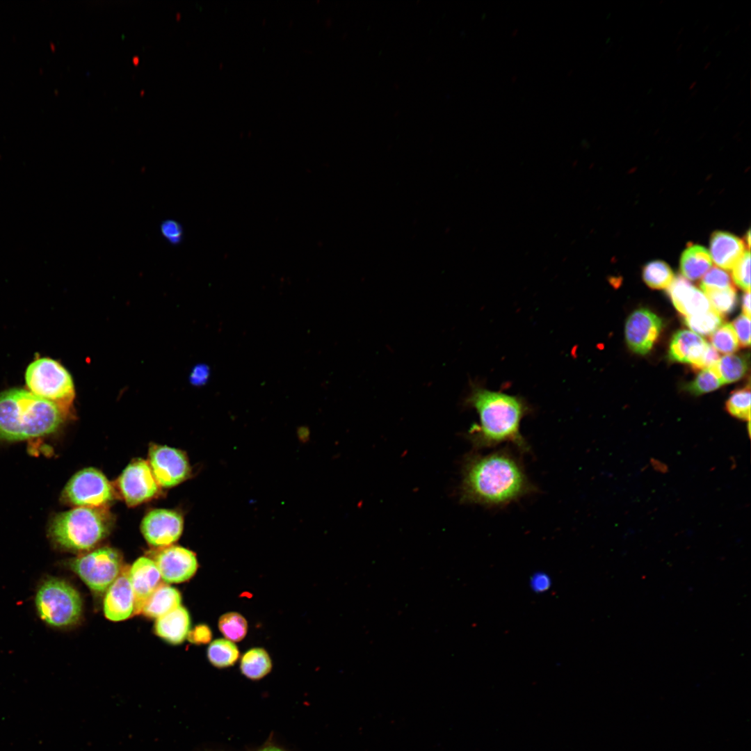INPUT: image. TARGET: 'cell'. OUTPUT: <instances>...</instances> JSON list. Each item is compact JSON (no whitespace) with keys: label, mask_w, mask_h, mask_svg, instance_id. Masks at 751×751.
Masks as SVG:
<instances>
[{"label":"cell","mask_w":751,"mask_h":751,"mask_svg":"<svg viewBox=\"0 0 751 751\" xmlns=\"http://www.w3.org/2000/svg\"><path fill=\"white\" fill-rule=\"evenodd\" d=\"M521 460L507 449L471 453L464 461L460 501L501 508L536 491Z\"/></svg>","instance_id":"obj_1"},{"label":"cell","mask_w":751,"mask_h":751,"mask_svg":"<svg viewBox=\"0 0 751 751\" xmlns=\"http://www.w3.org/2000/svg\"><path fill=\"white\" fill-rule=\"evenodd\" d=\"M464 405L474 408L479 417L467 433V439L476 449L494 447L507 443L522 453L530 447L520 432V424L531 410L519 396L490 390L478 382L470 384Z\"/></svg>","instance_id":"obj_2"},{"label":"cell","mask_w":751,"mask_h":751,"mask_svg":"<svg viewBox=\"0 0 751 751\" xmlns=\"http://www.w3.org/2000/svg\"><path fill=\"white\" fill-rule=\"evenodd\" d=\"M70 411L27 389L4 390L0 392V439L24 440L49 435L61 426Z\"/></svg>","instance_id":"obj_3"},{"label":"cell","mask_w":751,"mask_h":751,"mask_svg":"<svg viewBox=\"0 0 751 751\" xmlns=\"http://www.w3.org/2000/svg\"><path fill=\"white\" fill-rule=\"evenodd\" d=\"M106 508L75 507L52 520L49 533L60 547L74 551H88L103 540L113 525Z\"/></svg>","instance_id":"obj_4"},{"label":"cell","mask_w":751,"mask_h":751,"mask_svg":"<svg viewBox=\"0 0 751 751\" xmlns=\"http://www.w3.org/2000/svg\"><path fill=\"white\" fill-rule=\"evenodd\" d=\"M27 389L37 396L70 409L75 397V388L69 371L58 361L49 357H38L31 362L25 371Z\"/></svg>","instance_id":"obj_5"},{"label":"cell","mask_w":751,"mask_h":751,"mask_svg":"<svg viewBox=\"0 0 751 751\" xmlns=\"http://www.w3.org/2000/svg\"><path fill=\"white\" fill-rule=\"evenodd\" d=\"M35 606L41 619L56 627L75 624L82 612V601L76 590L66 581L54 578L40 586Z\"/></svg>","instance_id":"obj_6"},{"label":"cell","mask_w":751,"mask_h":751,"mask_svg":"<svg viewBox=\"0 0 751 751\" xmlns=\"http://www.w3.org/2000/svg\"><path fill=\"white\" fill-rule=\"evenodd\" d=\"M70 566L92 590L102 592L120 574L122 557L117 550L104 547L73 559Z\"/></svg>","instance_id":"obj_7"},{"label":"cell","mask_w":751,"mask_h":751,"mask_svg":"<svg viewBox=\"0 0 751 751\" xmlns=\"http://www.w3.org/2000/svg\"><path fill=\"white\" fill-rule=\"evenodd\" d=\"M67 503L76 507L106 508L115 500L113 485L99 470L86 468L75 474L62 493Z\"/></svg>","instance_id":"obj_8"},{"label":"cell","mask_w":751,"mask_h":751,"mask_svg":"<svg viewBox=\"0 0 751 751\" xmlns=\"http://www.w3.org/2000/svg\"><path fill=\"white\" fill-rule=\"evenodd\" d=\"M117 486L129 506H136L153 499L160 490L147 461L140 458L131 462L124 469L118 479Z\"/></svg>","instance_id":"obj_9"},{"label":"cell","mask_w":751,"mask_h":751,"mask_svg":"<svg viewBox=\"0 0 751 751\" xmlns=\"http://www.w3.org/2000/svg\"><path fill=\"white\" fill-rule=\"evenodd\" d=\"M152 474L159 485L170 487L179 484L189 477L191 467L186 454L180 450L152 444L148 453L147 461Z\"/></svg>","instance_id":"obj_10"},{"label":"cell","mask_w":751,"mask_h":751,"mask_svg":"<svg viewBox=\"0 0 751 751\" xmlns=\"http://www.w3.org/2000/svg\"><path fill=\"white\" fill-rule=\"evenodd\" d=\"M662 320L646 308L633 311L625 323V340L629 349L646 355L652 348L662 330Z\"/></svg>","instance_id":"obj_11"},{"label":"cell","mask_w":751,"mask_h":751,"mask_svg":"<svg viewBox=\"0 0 751 751\" xmlns=\"http://www.w3.org/2000/svg\"><path fill=\"white\" fill-rule=\"evenodd\" d=\"M183 525V518L179 512L168 509H155L145 516L140 528L150 544L164 547L179 538Z\"/></svg>","instance_id":"obj_12"},{"label":"cell","mask_w":751,"mask_h":751,"mask_svg":"<svg viewBox=\"0 0 751 751\" xmlns=\"http://www.w3.org/2000/svg\"><path fill=\"white\" fill-rule=\"evenodd\" d=\"M153 560L162 579L169 583H181L190 579L198 566L195 554L179 546L162 547L156 552Z\"/></svg>","instance_id":"obj_13"},{"label":"cell","mask_w":751,"mask_h":751,"mask_svg":"<svg viewBox=\"0 0 751 751\" xmlns=\"http://www.w3.org/2000/svg\"><path fill=\"white\" fill-rule=\"evenodd\" d=\"M128 572L129 568H122L118 576L106 590L104 612L106 618L110 620H124L134 613V595Z\"/></svg>","instance_id":"obj_14"},{"label":"cell","mask_w":751,"mask_h":751,"mask_svg":"<svg viewBox=\"0 0 751 751\" xmlns=\"http://www.w3.org/2000/svg\"><path fill=\"white\" fill-rule=\"evenodd\" d=\"M128 573L134 595V613H140L147 599L161 583V576L154 561L147 557L138 558Z\"/></svg>","instance_id":"obj_15"},{"label":"cell","mask_w":751,"mask_h":751,"mask_svg":"<svg viewBox=\"0 0 751 751\" xmlns=\"http://www.w3.org/2000/svg\"><path fill=\"white\" fill-rule=\"evenodd\" d=\"M667 289L675 307L684 316L704 313L711 308L704 293L684 277L674 278Z\"/></svg>","instance_id":"obj_16"},{"label":"cell","mask_w":751,"mask_h":751,"mask_svg":"<svg viewBox=\"0 0 751 751\" xmlns=\"http://www.w3.org/2000/svg\"><path fill=\"white\" fill-rule=\"evenodd\" d=\"M708 346L699 334L687 330L677 331L668 348V358L672 362L686 363L695 370H701L702 359Z\"/></svg>","instance_id":"obj_17"},{"label":"cell","mask_w":751,"mask_h":751,"mask_svg":"<svg viewBox=\"0 0 751 751\" xmlns=\"http://www.w3.org/2000/svg\"><path fill=\"white\" fill-rule=\"evenodd\" d=\"M712 259L719 267L730 270L745 252L744 242L736 236L724 231H716L710 239Z\"/></svg>","instance_id":"obj_18"},{"label":"cell","mask_w":751,"mask_h":751,"mask_svg":"<svg viewBox=\"0 0 751 751\" xmlns=\"http://www.w3.org/2000/svg\"><path fill=\"white\" fill-rule=\"evenodd\" d=\"M190 627L187 610L181 605L158 617L156 633L172 644H179L186 638Z\"/></svg>","instance_id":"obj_19"},{"label":"cell","mask_w":751,"mask_h":751,"mask_svg":"<svg viewBox=\"0 0 751 751\" xmlns=\"http://www.w3.org/2000/svg\"><path fill=\"white\" fill-rule=\"evenodd\" d=\"M712 260L709 252L700 245H690L682 252L679 267L685 278L700 279L711 268Z\"/></svg>","instance_id":"obj_20"},{"label":"cell","mask_w":751,"mask_h":751,"mask_svg":"<svg viewBox=\"0 0 751 751\" xmlns=\"http://www.w3.org/2000/svg\"><path fill=\"white\" fill-rule=\"evenodd\" d=\"M181 595L175 588L161 583L144 604L141 613L158 618L180 606Z\"/></svg>","instance_id":"obj_21"},{"label":"cell","mask_w":751,"mask_h":751,"mask_svg":"<svg viewBox=\"0 0 751 751\" xmlns=\"http://www.w3.org/2000/svg\"><path fill=\"white\" fill-rule=\"evenodd\" d=\"M241 673L252 680H259L266 676L272 669V661L263 648L255 647L248 650L242 656L240 664Z\"/></svg>","instance_id":"obj_22"},{"label":"cell","mask_w":751,"mask_h":751,"mask_svg":"<svg viewBox=\"0 0 751 751\" xmlns=\"http://www.w3.org/2000/svg\"><path fill=\"white\" fill-rule=\"evenodd\" d=\"M711 368L724 385L741 379L746 373L748 366L745 357L727 355L719 358Z\"/></svg>","instance_id":"obj_23"},{"label":"cell","mask_w":751,"mask_h":751,"mask_svg":"<svg viewBox=\"0 0 751 751\" xmlns=\"http://www.w3.org/2000/svg\"><path fill=\"white\" fill-rule=\"evenodd\" d=\"M207 657L213 666L225 668L233 665L237 661L239 651L232 641L219 638L209 645L207 649Z\"/></svg>","instance_id":"obj_24"},{"label":"cell","mask_w":751,"mask_h":751,"mask_svg":"<svg viewBox=\"0 0 751 751\" xmlns=\"http://www.w3.org/2000/svg\"><path fill=\"white\" fill-rule=\"evenodd\" d=\"M642 276L645 284L654 289H667L675 278L669 265L660 260L646 264L643 268Z\"/></svg>","instance_id":"obj_25"},{"label":"cell","mask_w":751,"mask_h":751,"mask_svg":"<svg viewBox=\"0 0 751 751\" xmlns=\"http://www.w3.org/2000/svg\"><path fill=\"white\" fill-rule=\"evenodd\" d=\"M684 323L692 332L701 335H711L723 324L722 316L712 308L692 316H684Z\"/></svg>","instance_id":"obj_26"},{"label":"cell","mask_w":751,"mask_h":751,"mask_svg":"<svg viewBox=\"0 0 751 751\" xmlns=\"http://www.w3.org/2000/svg\"><path fill=\"white\" fill-rule=\"evenodd\" d=\"M218 628L226 639L232 642H239L247 634L248 622L240 613L228 612L219 618Z\"/></svg>","instance_id":"obj_27"},{"label":"cell","mask_w":751,"mask_h":751,"mask_svg":"<svg viewBox=\"0 0 751 751\" xmlns=\"http://www.w3.org/2000/svg\"><path fill=\"white\" fill-rule=\"evenodd\" d=\"M704 295L711 308L724 316L734 311L737 303V295L734 286L722 289H704Z\"/></svg>","instance_id":"obj_28"},{"label":"cell","mask_w":751,"mask_h":751,"mask_svg":"<svg viewBox=\"0 0 751 751\" xmlns=\"http://www.w3.org/2000/svg\"><path fill=\"white\" fill-rule=\"evenodd\" d=\"M725 408L730 415L749 421L750 417V386L734 391L725 403Z\"/></svg>","instance_id":"obj_29"},{"label":"cell","mask_w":751,"mask_h":751,"mask_svg":"<svg viewBox=\"0 0 751 751\" xmlns=\"http://www.w3.org/2000/svg\"><path fill=\"white\" fill-rule=\"evenodd\" d=\"M711 346L725 354H731L738 348V341L732 323H723L710 336Z\"/></svg>","instance_id":"obj_30"},{"label":"cell","mask_w":751,"mask_h":751,"mask_svg":"<svg viewBox=\"0 0 751 751\" xmlns=\"http://www.w3.org/2000/svg\"><path fill=\"white\" fill-rule=\"evenodd\" d=\"M722 385L718 376L710 368L702 370L693 381L686 385L685 389L693 395H700L716 390Z\"/></svg>","instance_id":"obj_31"},{"label":"cell","mask_w":751,"mask_h":751,"mask_svg":"<svg viewBox=\"0 0 751 751\" xmlns=\"http://www.w3.org/2000/svg\"><path fill=\"white\" fill-rule=\"evenodd\" d=\"M700 289H722L733 286L730 275L725 270L712 267L704 275L700 284Z\"/></svg>","instance_id":"obj_32"},{"label":"cell","mask_w":751,"mask_h":751,"mask_svg":"<svg viewBox=\"0 0 751 751\" xmlns=\"http://www.w3.org/2000/svg\"><path fill=\"white\" fill-rule=\"evenodd\" d=\"M750 253L745 251L739 261L733 267L732 278L735 284L741 289L748 291L750 289Z\"/></svg>","instance_id":"obj_33"},{"label":"cell","mask_w":751,"mask_h":751,"mask_svg":"<svg viewBox=\"0 0 751 751\" xmlns=\"http://www.w3.org/2000/svg\"><path fill=\"white\" fill-rule=\"evenodd\" d=\"M738 344L743 348L750 345V318L744 314L737 316L732 323Z\"/></svg>","instance_id":"obj_34"},{"label":"cell","mask_w":751,"mask_h":751,"mask_svg":"<svg viewBox=\"0 0 751 751\" xmlns=\"http://www.w3.org/2000/svg\"><path fill=\"white\" fill-rule=\"evenodd\" d=\"M161 231L162 235L172 244L178 243L182 239V227L175 220H168L162 223Z\"/></svg>","instance_id":"obj_35"},{"label":"cell","mask_w":751,"mask_h":751,"mask_svg":"<svg viewBox=\"0 0 751 751\" xmlns=\"http://www.w3.org/2000/svg\"><path fill=\"white\" fill-rule=\"evenodd\" d=\"M188 640L195 645H203L210 642L212 632L210 628L204 624L197 625L188 633Z\"/></svg>","instance_id":"obj_36"},{"label":"cell","mask_w":751,"mask_h":751,"mask_svg":"<svg viewBox=\"0 0 751 751\" xmlns=\"http://www.w3.org/2000/svg\"><path fill=\"white\" fill-rule=\"evenodd\" d=\"M551 584V579L546 573H534L531 577L530 586L535 592H545L549 589Z\"/></svg>","instance_id":"obj_37"},{"label":"cell","mask_w":751,"mask_h":751,"mask_svg":"<svg viewBox=\"0 0 751 751\" xmlns=\"http://www.w3.org/2000/svg\"><path fill=\"white\" fill-rule=\"evenodd\" d=\"M209 375V368L204 365L195 366L190 376L191 381L194 385H200L204 384Z\"/></svg>","instance_id":"obj_38"},{"label":"cell","mask_w":751,"mask_h":751,"mask_svg":"<svg viewBox=\"0 0 751 751\" xmlns=\"http://www.w3.org/2000/svg\"><path fill=\"white\" fill-rule=\"evenodd\" d=\"M742 310L743 314L750 318V291H745L742 296Z\"/></svg>","instance_id":"obj_39"},{"label":"cell","mask_w":751,"mask_h":751,"mask_svg":"<svg viewBox=\"0 0 751 751\" xmlns=\"http://www.w3.org/2000/svg\"><path fill=\"white\" fill-rule=\"evenodd\" d=\"M257 751H286L282 748L275 745L273 743H266L258 749Z\"/></svg>","instance_id":"obj_40"},{"label":"cell","mask_w":751,"mask_h":751,"mask_svg":"<svg viewBox=\"0 0 751 751\" xmlns=\"http://www.w3.org/2000/svg\"><path fill=\"white\" fill-rule=\"evenodd\" d=\"M745 239H746V241H747V245L749 248L750 245V230H748L747 234H746Z\"/></svg>","instance_id":"obj_41"},{"label":"cell","mask_w":751,"mask_h":751,"mask_svg":"<svg viewBox=\"0 0 751 751\" xmlns=\"http://www.w3.org/2000/svg\"><path fill=\"white\" fill-rule=\"evenodd\" d=\"M696 85H697V81H695L692 82V83H691V85L689 86V88H688V89H689L690 90H693V89H694V88H695Z\"/></svg>","instance_id":"obj_42"},{"label":"cell","mask_w":751,"mask_h":751,"mask_svg":"<svg viewBox=\"0 0 751 751\" xmlns=\"http://www.w3.org/2000/svg\"><path fill=\"white\" fill-rule=\"evenodd\" d=\"M132 60L135 65H137L139 63V58L137 56H135L133 57Z\"/></svg>","instance_id":"obj_43"},{"label":"cell","mask_w":751,"mask_h":751,"mask_svg":"<svg viewBox=\"0 0 751 751\" xmlns=\"http://www.w3.org/2000/svg\"><path fill=\"white\" fill-rule=\"evenodd\" d=\"M711 62H710V61L707 62L704 65V70H706L709 69V67L711 66Z\"/></svg>","instance_id":"obj_44"},{"label":"cell","mask_w":751,"mask_h":751,"mask_svg":"<svg viewBox=\"0 0 751 751\" xmlns=\"http://www.w3.org/2000/svg\"><path fill=\"white\" fill-rule=\"evenodd\" d=\"M697 92H698V89H695V90H693V91L692 92L691 95V97H695V95H697Z\"/></svg>","instance_id":"obj_45"},{"label":"cell","mask_w":751,"mask_h":751,"mask_svg":"<svg viewBox=\"0 0 751 751\" xmlns=\"http://www.w3.org/2000/svg\"><path fill=\"white\" fill-rule=\"evenodd\" d=\"M683 31H684V28L682 27V28H681V29H680V30H679V31H678V35H680L681 34V33H682Z\"/></svg>","instance_id":"obj_46"},{"label":"cell","mask_w":751,"mask_h":751,"mask_svg":"<svg viewBox=\"0 0 751 751\" xmlns=\"http://www.w3.org/2000/svg\"><path fill=\"white\" fill-rule=\"evenodd\" d=\"M681 47H682V45H681V44H680V45H679V46L677 47V51H680V49H681Z\"/></svg>","instance_id":"obj_47"},{"label":"cell","mask_w":751,"mask_h":751,"mask_svg":"<svg viewBox=\"0 0 751 751\" xmlns=\"http://www.w3.org/2000/svg\"><path fill=\"white\" fill-rule=\"evenodd\" d=\"M176 17H177V19H179V18L180 17V13H177V14H176Z\"/></svg>","instance_id":"obj_48"},{"label":"cell","mask_w":751,"mask_h":751,"mask_svg":"<svg viewBox=\"0 0 751 751\" xmlns=\"http://www.w3.org/2000/svg\"><path fill=\"white\" fill-rule=\"evenodd\" d=\"M739 27H740V26H737L736 27V29L734 30V31H737L739 29Z\"/></svg>","instance_id":"obj_49"}]
</instances>
